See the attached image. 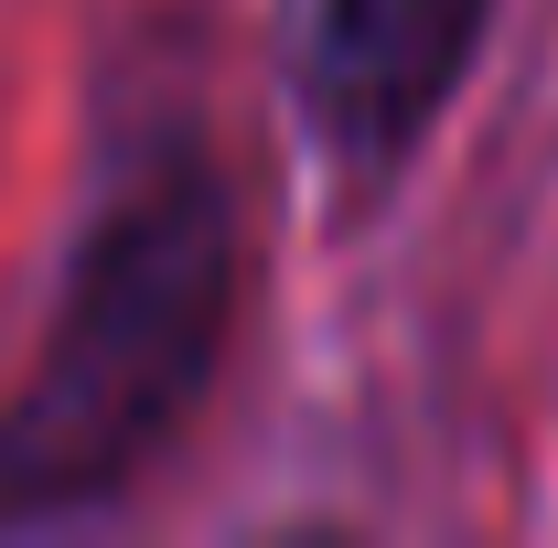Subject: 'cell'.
Returning a JSON list of instances; mask_svg holds the SVG:
<instances>
[{
  "label": "cell",
  "mask_w": 558,
  "mask_h": 548,
  "mask_svg": "<svg viewBox=\"0 0 558 548\" xmlns=\"http://www.w3.org/2000/svg\"><path fill=\"white\" fill-rule=\"evenodd\" d=\"M236 301L226 194L194 151H161L75 237L65 312L0 409V516H54L150 463L172 419L205 398Z\"/></svg>",
  "instance_id": "6da1fadb"
},
{
  "label": "cell",
  "mask_w": 558,
  "mask_h": 548,
  "mask_svg": "<svg viewBox=\"0 0 558 548\" xmlns=\"http://www.w3.org/2000/svg\"><path fill=\"white\" fill-rule=\"evenodd\" d=\"M494 0H312V119L354 162H398L462 86Z\"/></svg>",
  "instance_id": "7a4b0ae2"
}]
</instances>
